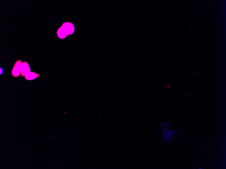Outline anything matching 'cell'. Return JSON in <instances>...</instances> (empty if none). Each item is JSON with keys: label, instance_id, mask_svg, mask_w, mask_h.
<instances>
[{"label": "cell", "instance_id": "1", "mask_svg": "<svg viewBox=\"0 0 226 169\" xmlns=\"http://www.w3.org/2000/svg\"><path fill=\"white\" fill-rule=\"evenodd\" d=\"M74 30L75 28L73 24L69 22H65L59 28L57 32V35L59 38L64 39L68 35L73 34Z\"/></svg>", "mask_w": 226, "mask_h": 169}, {"label": "cell", "instance_id": "2", "mask_svg": "<svg viewBox=\"0 0 226 169\" xmlns=\"http://www.w3.org/2000/svg\"><path fill=\"white\" fill-rule=\"evenodd\" d=\"M22 64L21 60H17L15 62L12 71L11 75L13 77L16 78L21 75Z\"/></svg>", "mask_w": 226, "mask_h": 169}, {"label": "cell", "instance_id": "3", "mask_svg": "<svg viewBox=\"0 0 226 169\" xmlns=\"http://www.w3.org/2000/svg\"><path fill=\"white\" fill-rule=\"evenodd\" d=\"M30 72V65L27 61H23L22 66L21 76L22 77H25L26 75Z\"/></svg>", "mask_w": 226, "mask_h": 169}, {"label": "cell", "instance_id": "4", "mask_svg": "<svg viewBox=\"0 0 226 169\" xmlns=\"http://www.w3.org/2000/svg\"><path fill=\"white\" fill-rule=\"evenodd\" d=\"M40 76V75L33 72H30L25 76L26 80H35Z\"/></svg>", "mask_w": 226, "mask_h": 169}, {"label": "cell", "instance_id": "5", "mask_svg": "<svg viewBox=\"0 0 226 169\" xmlns=\"http://www.w3.org/2000/svg\"><path fill=\"white\" fill-rule=\"evenodd\" d=\"M199 169H202V167H200L198 168Z\"/></svg>", "mask_w": 226, "mask_h": 169}]
</instances>
